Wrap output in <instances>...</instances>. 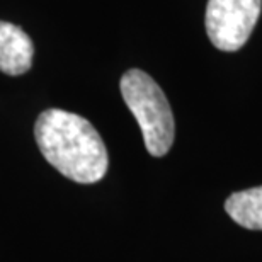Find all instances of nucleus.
Returning <instances> with one entry per match:
<instances>
[{"label":"nucleus","instance_id":"1","mask_svg":"<svg viewBox=\"0 0 262 262\" xmlns=\"http://www.w3.org/2000/svg\"><path fill=\"white\" fill-rule=\"evenodd\" d=\"M34 138L45 159L67 179L94 184L106 176L107 148L85 118L63 109H46L36 119Z\"/></svg>","mask_w":262,"mask_h":262},{"label":"nucleus","instance_id":"2","mask_svg":"<svg viewBox=\"0 0 262 262\" xmlns=\"http://www.w3.org/2000/svg\"><path fill=\"white\" fill-rule=\"evenodd\" d=\"M121 94L140 124L150 155L164 157L176 136V123L164 91L148 73L133 68L121 77Z\"/></svg>","mask_w":262,"mask_h":262},{"label":"nucleus","instance_id":"3","mask_svg":"<svg viewBox=\"0 0 262 262\" xmlns=\"http://www.w3.org/2000/svg\"><path fill=\"white\" fill-rule=\"evenodd\" d=\"M260 9L262 0H208L206 34L214 48H242L257 24Z\"/></svg>","mask_w":262,"mask_h":262},{"label":"nucleus","instance_id":"4","mask_svg":"<svg viewBox=\"0 0 262 262\" xmlns=\"http://www.w3.org/2000/svg\"><path fill=\"white\" fill-rule=\"evenodd\" d=\"M34 46L19 26L0 23V72L23 75L33 65Z\"/></svg>","mask_w":262,"mask_h":262},{"label":"nucleus","instance_id":"5","mask_svg":"<svg viewBox=\"0 0 262 262\" xmlns=\"http://www.w3.org/2000/svg\"><path fill=\"white\" fill-rule=\"evenodd\" d=\"M225 211L240 227L262 230V186L230 194L225 201Z\"/></svg>","mask_w":262,"mask_h":262}]
</instances>
